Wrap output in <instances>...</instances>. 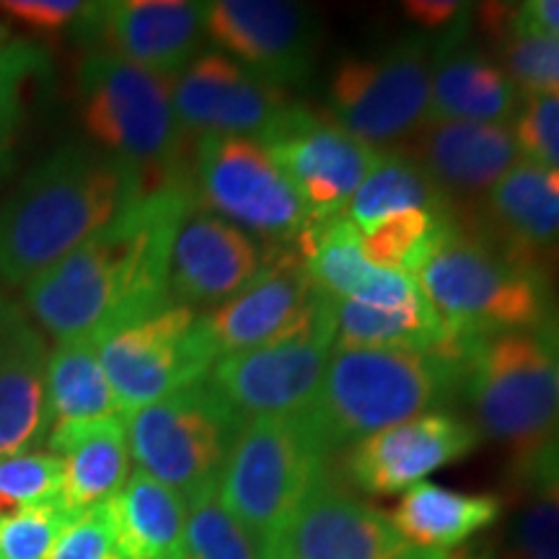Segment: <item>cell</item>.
Wrapping results in <instances>:
<instances>
[{"instance_id": "6da1fadb", "label": "cell", "mask_w": 559, "mask_h": 559, "mask_svg": "<svg viewBox=\"0 0 559 559\" xmlns=\"http://www.w3.org/2000/svg\"><path fill=\"white\" fill-rule=\"evenodd\" d=\"M198 205L192 179L138 198L115 223L26 285V311L55 340H99L171 304L169 257Z\"/></svg>"}, {"instance_id": "7a4b0ae2", "label": "cell", "mask_w": 559, "mask_h": 559, "mask_svg": "<svg viewBox=\"0 0 559 559\" xmlns=\"http://www.w3.org/2000/svg\"><path fill=\"white\" fill-rule=\"evenodd\" d=\"M143 194L124 160L96 145H60L0 205V280L29 285Z\"/></svg>"}, {"instance_id": "3957f363", "label": "cell", "mask_w": 559, "mask_h": 559, "mask_svg": "<svg viewBox=\"0 0 559 559\" xmlns=\"http://www.w3.org/2000/svg\"><path fill=\"white\" fill-rule=\"evenodd\" d=\"M466 355L409 349L332 353L317 400L300 415L326 453L428 415L461 391Z\"/></svg>"}, {"instance_id": "277c9868", "label": "cell", "mask_w": 559, "mask_h": 559, "mask_svg": "<svg viewBox=\"0 0 559 559\" xmlns=\"http://www.w3.org/2000/svg\"><path fill=\"white\" fill-rule=\"evenodd\" d=\"M75 94L83 130L140 174L145 194L192 179L169 79L91 50L75 66Z\"/></svg>"}, {"instance_id": "5b68a950", "label": "cell", "mask_w": 559, "mask_h": 559, "mask_svg": "<svg viewBox=\"0 0 559 559\" xmlns=\"http://www.w3.org/2000/svg\"><path fill=\"white\" fill-rule=\"evenodd\" d=\"M415 280L461 342L508 332H542L551 321L555 300L547 270L513 260L464 228Z\"/></svg>"}, {"instance_id": "8992f818", "label": "cell", "mask_w": 559, "mask_h": 559, "mask_svg": "<svg viewBox=\"0 0 559 559\" xmlns=\"http://www.w3.org/2000/svg\"><path fill=\"white\" fill-rule=\"evenodd\" d=\"M461 391L472 407V425L508 451L513 474L559 445V381L539 332L474 342Z\"/></svg>"}, {"instance_id": "52a82bcc", "label": "cell", "mask_w": 559, "mask_h": 559, "mask_svg": "<svg viewBox=\"0 0 559 559\" xmlns=\"http://www.w3.org/2000/svg\"><path fill=\"white\" fill-rule=\"evenodd\" d=\"M326 453L304 415L241 423L218 479L221 502L275 547L313 489L326 479Z\"/></svg>"}, {"instance_id": "ba28073f", "label": "cell", "mask_w": 559, "mask_h": 559, "mask_svg": "<svg viewBox=\"0 0 559 559\" xmlns=\"http://www.w3.org/2000/svg\"><path fill=\"white\" fill-rule=\"evenodd\" d=\"M241 423L207 379L124 415L138 472L185 500L215 487Z\"/></svg>"}, {"instance_id": "9c48e42d", "label": "cell", "mask_w": 559, "mask_h": 559, "mask_svg": "<svg viewBox=\"0 0 559 559\" xmlns=\"http://www.w3.org/2000/svg\"><path fill=\"white\" fill-rule=\"evenodd\" d=\"M192 190L200 207L234 223L270 249H293L309 223L304 202L257 138H202L192 151Z\"/></svg>"}, {"instance_id": "30bf717a", "label": "cell", "mask_w": 559, "mask_h": 559, "mask_svg": "<svg viewBox=\"0 0 559 559\" xmlns=\"http://www.w3.org/2000/svg\"><path fill=\"white\" fill-rule=\"evenodd\" d=\"M432 50L423 37L334 66L326 86L330 115L362 143L391 151L428 122Z\"/></svg>"}, {"instance_id": "8fae6325", "label": "cell", "mask_w": 559, "mask_h": 559, "mask_svg": "<svg viewBox=\"0 0 559 559\" xmlns=\"http://www.w3.org/2000/svg\"><path fill=\"white\" fill-rule=\"evenodd\" d=\"M104 373L124 415L207 379L215 353L200 311L169 304L96 340Z\"/></svg>"}, {"instance_id": "7c38bea8", "label": "cell", "mask_w": 559, "mask_h": 559, "mask_svg": "<svg viewBox=\"0 0 559 559\" xmlns=\"http://www.w3.org/2000/svg\"><path fill=\"white\" fill-rule=\"evenodd\" d=\"M334 353V300L306 330L272 345L223 355L210 368L207 381L239 417L300 415L317 400Z\"/></svg>"}, {"instance_id": "4fadbf2b", "label": "cell", "mask_w": 559, "mask_h": 559, "mask_svg": "<svg viewBox=\"0 0 559 559\" xmlns=\"http://www.w3.org/2000/svg\"><path fill=\"white\" fill-rule=\"evenodd\" d=\"M257 140L298 192L309 223L345 213L379 158V151L349 135L332 115L293 102Z\"/></svg>"}, {"instance_id": "5bb4252c", "label": "cell", "mask_w": 559, "mask_h": 559, "mask_svg": "<svg viewBox=\"0 0 559 559\" xmlns=\"http://www.w3.org/2000/svg\"><path fill=\"white\" fill-rule=\"evenodd\" d=\"M202 26L218 52L280 88L309 79L319 55L313 11L285 0L202 3Z\"/></svg>"}, {"instance_id": "9a60e30c", "label": "cell", "mask_w": 559, "mask_h": 559, "mask_svg": "<svg viewBox=\"0 0 559 559\" xmlns=\"http://www.w3.org/2000/svg\"><path fill=\"white\" fill-rule=\"evenodd\" d=\"M330 304L313 288L296 249H270L247 288L218 309L202 311L200 321L215 358H223L306 330Z\"/></svg>"}, {"instance_id": "2e32d148", "label": "cell", "mask_w": 559, "mask_h": 559, "mask_svg": "<svg viewBox=\"0 0 559 559\" xmlns=\"http://www.w3.org/2000/svg\"><path fill=\"white\" fill-rule=\"evenodd\" d=\"M270 559H481L472 551L417 549L391 515L324 479L280 534Z\"/></svg>"}, {"instance_id": "e0dca14e", "label": "cell", "mask_w": 559, "mask_h": 559, "mask_svg": "<svg viewBox=\"0 0 559 559\" xmlns=\"http://www.w3.org/2000/svg\"><path fill=\"white\" fill-rule=\"evenodd\" d=\"M174 115L187 140L260 138L290 99L285 88L260 79L218 50L200 52L171 81Z\"/></svg>"}, {"instance_id": "ac0fdd59", "label": "cell", "mask_w": 559, "mask_h": 559, "mask_svg": "<svg viewBox=\"0 0 559 559\" xmlns=\"http://www.w3.org/2000/svg\"><path fill=\"white\" fill-rule=\"evenodd\" d=\"M75 32L94 41L96 52L120 58L169 81L198 58L205 37L202 3L187 0L91 3Z\"/></svg>"}, {"instance_id": "d6986e66", "label": "cell", "mask_w": 559, "mask_h": 559, "mask_svg": "<svg viewBox=\"0 0 559 559\" xmlns=\"http://www.w3.org/2000/svg\"><path fill=\"white\" fill-rule=\"evenodd\" d=\"M479 443V430L451 412L394 425L353 443L345 456V474L368 495L407 492L432 472L469 456Z\"/></svg>"}, {"instance_id": "ffe728a7", "label": "cell", "mask_w": 559, "mask_h": 559, "mask_svg": "<svg viewBox=\"0 0 559 559\" xmlns=\"http://www.w3.org/2000/svg\"><path fill=\"white\" fill-rule=\"evenodd\" d=\"M264 254L247 230L194 205L174 234L169 257L171 304L194 311L218 309L241 293L257 272Z\"/></svg>"}, {"instance_id": "44dd1931", "label": "cell", "mask_w": 559, "mask_h": 559, "mask_svg": "<svg viewBox=\"0 0 559 559\" xmlns=\"http://www.w3.org/2000/svg\"><path fill=\"white\" fill-rule=\"evenodd\" d=\"M404 153L425 171L453 215L466 202L485 200L523 160L510 124L487 122H425Z\"/></svg>"}, {"instance_id": "7402d4cb", "label": "cell", "mask_w": 559, "mask_h": 559, "mask_svg": "<svg viewBox=\"0 0 559 559\" xmlns=\"http://www.w3.org/2000/svg\"><path fill=\"white\" fill-rule=\"evenodd\" d=\"M47 355L34 321L0 293V459L32 453L47 440Z\"/></svg>"}, {"instance_id": "603a6c76", "label": "cell", "mask_w": 559, "mask_h": 559, "mask_svg": "<svg viewBox=\"0 0 559 559\" xmlns=\"http://www.w3.org/2000/svg\"><path fill=\"white\" fill-rule=\"evenodd\" d=\"M293 249L309 272L313 288L330 300L391 309L423 296L415 277L368 262L360 249V230L345 218V213L306 223Z\"/></svg>"}, {"instance_id": "cb8c5ba5", "label": "cell", "mask_w": 559, "mask_h": 559, "mask_svg": "<svg viewBox=\"0 0 559 559\" xmlns=\"http://www.w3.org/2000/svg\"><path fill=\"white\" fill-rule=\"evenodd\" d=\"M485 239L508 257L544 267L559 243V171L521 160L481 200ZM547 270V267H544Z\"/></svg>"}, {"instance_id": "d4e9b609", "label": "cell", "mask_w": 559, "mask_h": 559, "mask_svg": "<svg viewBox=\"0 0 559 559\" xmlns=\"http://www.w3.org/2000/svg\"><path fill=\"white\" fill-rule=\"evenodd\" d=\"M45 443L62 464L60 510L70 519L115 500L130 479L124 417L55 425Z\"/></svg>"}, {"instance_id": "484cf974", "label": "cell", "mask_w": 559, "mask_h": 559, "mask_svg": "<svg viewBox=\"0 0 559 559\" xmlns=\"http://www.w3.org/2000/svg\"><path fill=\"white\" fill-rule=\"evenodd\" d=\"M521 107V91L498 62L461 45V34L436 47L430 68L428 122L508 124Z\"/></svg>"}, {"instance_id": "4316f807", "label": "cell", "mask_w": 559, "mask_h": 559, "mask_svg": "<svg viewBox=\"0 0 559 559\" xmlns=\"http://www.w3.org/2000/svg\"><path fill=\"white\" fill-rule=\"evenodd\" d=\"M474 342L451 334L428 298L404 306H366L334 300V353L340 349H409V353L466 355Z\"/></svg>"}, {"instance_id": "83f0119b", "label": "cell", "mask_w": 559, "mask_h": 559, "mask_svg": "<svg viewBox=\"0 0 559 559\" xmlns=\"http://www.w3.org/2000/svg\"><path fill=\"white\" fill-rule=\"evenodd\" d=\"M109 510L122 559H185L187 500L177 489L132 472Z\"/></svg>"}, {"instance_id": "f1b7e54d", "label": "cell", "mask_w": 559, "mask_h": 559, "mask_svg": "<svg viewBox=\"0 0 559 559\" xmlns=\"http://www.w3.org/2000/svg\"><path fill=\"white\" fill-rule=\"evenodd\" d=\"M502 502L495 495L456 492L419 481L404 492L391 521L412 547L453 551L500 519Z\"/></svg>"}, {"instance_id": "f546056e", "label": "cell", "mask_w": 559, "mask_h": 559, "mask_svg": "<svg viewBox=\"0 0 559 559\" xmlns=\"http://www.w3.org/2000/svg\"><path fill=\"white\" fill-rule=\"evenodd\" d=\"M45 400L50 428L124 417L115 389L104 373L96 340H62L47 355Z\"/></svg>"}, {"instance_id": "4dcf8cb0", "label": "cell", "mask_w": 559, "mask_h": 559, "mask_svg": "<svg viewBox=\"0 0 559 559\" xmlns=\"http://www.w3.org/2000/svg\"><path fill=\"white\" fill-rule=\"evenodd\" d=\"M409 210H451L440 198L425 171L407 153L396 148L379 151L373 169L362 179L358 192L347 202L345 218L358 230H368L391 215ZM453 213V210H451Z\"/></svg>"}, {"instance_id": "1f68e13d", "label": "cell", "mask_w": 559, "mask_h": 559, "mask_svg": "<svg viewBox=\"0 0 559 559\" xmlns=\"http://www.w3.org/2000/svg\"><path fill=\"white\" fill-rule=\"evenodd\" d=\"M459 228L451 210H409L360 230V249L376 267L415 277Z\"/></svg>"}, {"instance_id": "d6a6232c", "label": "cell", "mask_w": 559, "mask_h": 559, "mask_svg": "<svg viewBox=\"0 0 559 559\" xmlns=\"http://www.w3.org/2000/svg\"><path fill=\"white\" fill-rule=\"evenodd\" d=\"M523 498L508 528L513 559H559V445L515 474Z\"/></svg>"}, {"instance_id": "836d02e7", "label": "cell", "mask_w": 559, "mask_h": 559, "mask_svg": "<svg viewBox=\"0 0 559 559\" xmlns=\"http://www.w3.org/2000/svg\"><path fill=\"white\" fill-rule=\"evenodd\" d=\"M185 559H270L267 547L221 502L218 485L187 500Z\"/></svg>"}, {"instance_id": "e575fe53", "label": "cell", "mask_w": 559, "mask_h": 559, "mask_svg": "<svg viewBox=\"0 0 559 559\" xmlns=\"http://www.w3.org/2000/svg\"><path fill=\"white\" fill-rule=\"evenodd\" d=\"M498 50L500 68L506 70V75L523 96H559V39L510 29Z\"/></svg>"}, {"instance_id": "d590c367", "label": "cell", "mask_w": 559, "mask_h": 559, "mask_svg": "<svg viewBox=\"0 0 559 559\" xmlns=\"http://www.w3.org/2000/svg\"><path fill=\"white\" fill-rule=\"evenodd\" d=\"M50 58L37 41L9 39L0 47V153L11 151V140L24 115V96L34 79L47 73Z\"/></svg>"}, {"instance_id": "8d00e7d4", "label": "cell", "mask_w": 559, "mask_h": 559, "mask_svg": "<svg viewBox=\"0 0 559 559\" xmlns=\"http://www.w3.org/2000/svg\"><path fill=\"white\" fill-rule=\"evenodd\" d=\"M62 489V464L50 451H32L0 459V495L21 508L58 506Z\"/></svg>"}, {"instance_id": "74e56055", "label": "cell", "mask_w": 559, "mask_h": 559, "mask_svg": "<svg viewBox=\"0 0 559 559\" xmlns=\"http://www.w3.org/2000/svg\"><path fill=\"white\" fill-rule=\"evenodd\" d=\"M510 130L523 160L559 171V96L521 94V107L510 120Z\"/></svg>"}, {"instance_id": "f35d334b", "label": "cell", "mask_w": 559, "mask_h": 559, "mask_svg": "<svg viewBox=\"0 0 559 559\" xmlns=\"http://www.w3.org/2000/svg\"><path fill=\"white\" fill-rule=\"evenodd\" d=\"M70 515L58 506L19 508L0 515V559H50Z\"/></svg>"}, {"instance_id": "ab89813d", "label": "cell", "mask_w": 559, "mask_h": 559, "mask_svg": "<svg viewBox=\"0 0 559 559\" xmlns=\"http://www.w3.org/2000/svg\"><path fill=\"white\" fill-rule=\"evenodd\" d=\"M117 555L115 521L109 502L73 515L60 531L50 559H109Z\"/></svg>"}, {"instance_id": "60d3db41", "label": "cell", "mask_w": 559, "mask_h": 559, "mask_svg": "<svg viewBox=\"0 0 559 559\" xmlns=\"http://www.w3.org/2000/svg\"><path fill=\"white\" fill-rule=\"evenodd\" d=\"M91 3L81 0H3L0 13L37 34H58L68 26H79Z\"/></svg>"}, {"instance_id": "b9f144b4", "label": "cell", "mask_w": 559, "mask_h": 559, "mask_svg": "<svg viewBox=\"0 0 559 559\" xmlns=\"http://www.w3.org/2000/svg\"><path fill=\"white\" fill-rule=\"evenodd\" d=\"M402 9L404 16L415 21L423 32L445 34V37L459 34L461 29L456 24L466 16V5L456 0H409Z\"/></svg>"}, {"instance_id": "7bdbcfd3", "label": "cell", "mask_w": 559, "mask_h": 559, "mask_svg": "<svg viewBox=\"0 0 559 559\" xmlns=\"http://www.w3.org/2000/svg\"><path fill=\"white\" fill-rule=\"evenodd\" d=\"M513 32L544 34L559 39V0H528L515 3Z\"/></svg>"}, {"instance_id": "ee69618b", "label": "cell", "mask_w": 559, "mask_h": 559, "mask_svg": "<svg viewBox=\"0 0 559 559\" xmlns=\"http://www.w3.org/2000/svg\"><path fill=\"white\" fill-rule=\"evenodd\" d=\"M544 342H547L549 353H551V360H555V370H557V381H559V321L551 319L547 326L539 332Z\"/></svg>"}, {"instance_id": "f6af8a7d", "label": "cell", "mask_w": 559, "mask_h": 559, "mask_svg": "<svg viewBox=\"0 0 559 559\" xmlns=\"http://www.w3.org/2000/svg\"><path fill=\"white\" fill-rule=\"evenodd\" d=\"M9 169H11V151H5V153H0V179L9 174Z\"/></svg>"}, {"instance_id": "bcb514c9", "label": "cell", "mask_w": 559, "mask_h": 559, "mask_svg": "<svg viewBox=\"0 0 559 559\" xmlns=\"http://www.w3.org/2000/svg\"><path fill=\"white\" fill-rule=\"evenodd\" d=\"M5 41H9V32H5V26L0 24V47H3Z\"/></svg>"}, {"instance_id": "7dc6e473", "label": "cell", "mask_w": 559, "mask_h": 559, "mask_svg": "<svg viewBox=\"0 0 559 559\" xmlns=\"http://www.w3.org/2000/svg\"><path fill=\"white\" fill-rule=\"evenodd\" d=\"M109 559H122V557H120V555H111Z\"/></svg>"}]
</instances>
